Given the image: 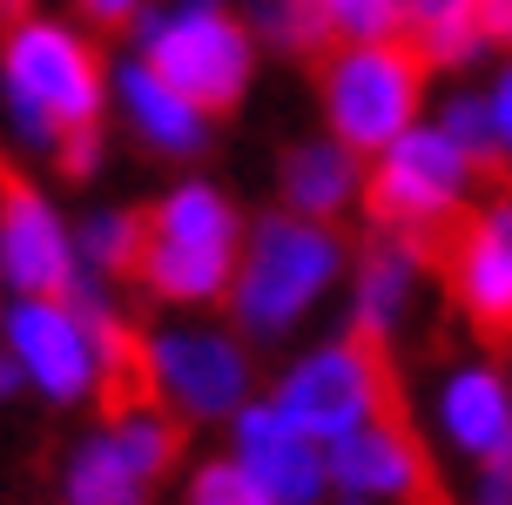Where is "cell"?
<instances>
[{"label": "cell", "mask_w": 512, "mask_h": 505, "mask_svg": "<svg viewBox=\"0 0 512 505\" xmlns=\"http://www.w3.org/2000/svg\"><path fill=\"white\" fill-rule=\"evenodd\" d=\"M230 452L256 472V485L277 505H324L331 499V465L324 438H310L277 398H256L230 418Z\"/></svg>", "instance_id": "obj_14"}, {"label": "cell", "mask_w": 512, "mask_h": 505, "mask_svg": "<svg viewBox=\"0 0 512 505\" xmlns=\"http://www.w3.org/2000/svg\"><path fill=\"white\" fill-rule=\"evenodd\" d=\"M142 384L182 425H230L250 404V351L230 330H149Z\"/></svg>", "instance_id": "obj_9"}, {"label": "cell", "mask_w": 512, "mask_h": 505, "mask_svg": "<svg viewBox=\"0 0 512 505\" xmlns=\"http://www.w3.org/2000/svg\"><path fill=\"white\" fill-rule=\"evenodd\" d=\"M432 270L445 277V297H452V310L465 317L472 337L512 344V196L506 189L465 209L459 229L445 236V250L432 256Z\"/></svg>", "instance_id": "obj_11"}, {"label": "cell", "mask_w": 512, "mask_h": 505, "mask_svg": "<svg viewBox=\"0 0 512 505\" xmlns=\"http://www.w3.org/2000/svg\"><path fill=\"white\" fill-rule=\"evenodd\" d=\"M21 364H14V351H7V344H0V404H7V398H14V391H21Z\"/></svg>", "instance_id": "obj_26"}, {"label": "cell", "mask_w": 512, "mask_h": 505, "mask_svg": "<svg viewBox=\"0 0 512 505\" xmlns=\"http://www.w3.org/2000/svg\"><path fill=\"white\" fill-rule=\"evenodd\" d=\"M142 209H108L81 229V256L102 270V277H128L135 283V263H142Z\"/></svg>", "instance_id": "obj_20"}, {"label": "cell", "mask_w": 512, "mask_h": 505, "mask_svg": "<svg viewBox=\"0 0 512 505\" xmlns=\"http://www.w3.org/2000/svg\"><path fill=\"white\" fill-rule=\"evenodd\" d=\"M75 7H81V21L102 27V34H128L135 14H142V0H75Z\"/></svg>", "instance_id": "obj_23"}, {"label": "cell", "mask_w": 512, "mask_h": 505, "mask_svg": "<svg viewBox=\"0 0 512 505\" xmlns=\"http://www.w3.org/2000/svg\"><path fill=\"white\" fill-rule=\"evenodd\" d=\"M324 465H331L337 505H445L432 452L411 431L405 404L378 411V418H364L351 431H337L331 445H324Z\"/></svg>", "instance_id": "obj_10"}, {"label": "cell", "mask_w": 512, "mask_h": 505, "mask_svg": "<svg viewBox=\"0 0 512 505\" xmlns=\"http://www.w3.org/2000/svg\"><path fill=\"white\" fill-rule=\"evenodd\" d=\"M418 277H425V256L378 229V243H364L358 256V310H351V324L391 344L398 324L411 317V303H418Z\"/></svg>", "instance_id": "obj_17"}, {"label": "cell", "mask_w": 512, "mask_h": 505, "mask_svg": "<svg viewBox=\"0 0 512 505\" xmlns=\"http://www.w3.org/2000/svg\"><path fill=\"white\" fill-rule=\"evenodd\" d=\"M0 344L14 351L27 391H41L48 404L102 398V344L75 297H14Z\"/></svg>", "instance_id": "obj_12"}, {"label": "cell", "mask_w": 512, "mask_h": 505, "mask_svg": "<svg viewBox=\"0 0 512 505\" xmlns=\"http://www.w3.org/2000/svg\"><path fill=\"white\" fill-rule=\"evenodd\" d=\"M506 189V169H492L479 155L452 142L445 128H418L411 122L398 142H384L378 162L364 169V216L384 229V236H398L411 250L425 256V270H432V256L445 250V236L459 229V216L472 209L479 189Z\"/></svg>", "instance_id": "obj_2"}, {"label": "cell", "mask_w": 512, "mask_h": 505, "mask_svg": "<svg viewBox=\"0 0 512 505\" xmlns=\"http://www.w3.org/2000/svg\"><path fill=\"white\" fill-rule=\"evenodd\" d=\"M0 283H14V297H68L81 283L68 223L7 162H0Z\"/></svg>", "instance_id": "obj_13"}, {"label": "cell", "mask_w": 512, "mask_h": 505, "mask_svg": "<svg viewBox=\"0 0 512 505\" xmlns=\"http://www.w3.org/2000/svg\"><path fill=\"white\" fill-rule=\"evenodd\" d=\"M122 108H128V128L142 135V149H155V155H196L209 142V115L189 108L149 61L122 68Z\"/></svg>", "instance_id": "obj_18"}, {"label": "cell", "mask_w": 512, "mask_h": 505, "mask_svg": "<svg viewBox=\"0 0 512 505\" xmlns=\"http://www.w3.org/2000/svg\"><path fill=\"white\" fill-rule=\"evenodd\" d=\"M182 465V418L142 398L108 404L102 431H88L61 465V505H155V485Z\"/></svg>", "instance_id": "obj_6"}, {"label": "cell", "mask_w": 512, "mask_h": 505, "mask_svg": "<svg viewBox=\"0 0 512 505\" xmlns=\"http://www.w3.org/2000/svg\"><path fill=\"white\" fill-rule=\"evenodd\" d=\"M472 472H479L472 505H512V431H506V445H499V452H486Z\"/></svg>", "instance_id": "obj_22"}, {"label": "cell", "mask_w": 512, "mask_h": 505, "mask_svg": "<svg viewBox=\"0 0 512 505\" xmlns=\"http://www.w3.org/2000/svg\"><path fill=\"white\" fill-rule=\"evenodd\" d=\"M492 128H499V149H506V162H512V68L499 75V88H492Z\"/></svg>", "instance_id": "obj_25"}, {"label": "cell", "mask_w": 512, "mask_h": 505, "mask_svg": "<svg viewBox=\"0 0 512 505\" xmlns=\"http://www.w3.org/2000/svg\"><path fill=\"white\" fill-rule=\"evenodd\" d=\"M182 505H277V499L256 485V472L243 465V458L223 452V458L189 465V479H182Z\"/></svg>", "instance_id": "obj_21"}, {"label": "cell", "mask_w": 512, "mask_h": 505, "mask_svg": "<svg viewBox=\"0 0 512 505\" xmlns=\"http://www.w3.org/2000/svg\"><path fill=\"white\" fill-rule=\"evenodd\" d=\"M324 81V122L351 155H378L398 142L418 108H425V81L432 61L411 48L405 34H378V41H344V48L317 68Z\"/></svg>", "instance_id": "obj_5"}, {"label": "cell", "mask_w": 512, "mask_h": 505, "mask_svg": "<svg viewBox=\"0 0 512 505\" xmlns=\"http://www.w3.org/2000/svg\"><path fill=\"white\" fill-rule=\"evenodd\" d=\"M27 14H34V0H0V34H7L14 21H27Z\"/></svg>", "instance_id": "obj_27"}, {"label": "cell", "mask_w": 512, "mask_h": 505, "mask_svg": "<svg viewBox=\"0 0 512 505\" xmlns=\"http://www.w3.org/2000/svg\"><path fill=\"white\" fill-rule=\"evenodd\" d=\"M102 54L81 34L27 14L0 34V95L7 115L34 149L54 155V169L81 182L102 162Z\"/></svg>", "instance_id": "obj_1"}, {"label": "cell", "mask_w": 512, "mask_h": 505, "mask_svg": "<svg viewBox=\"0 0 512 505\" xmlns=\"http://www.w3.org/2000/svg\"><path fill=\"white\" fill-rule=\"evenodd\" d=\"M344 236L337 223H310L297 209H277L243 236V263H236V283H230V317L243 337L256 344H277L290 330L304 324L310 303L331 297V283L344 277Z\"/></svg>", "instance_id": "obj_4"}, {"label": "cell", "mask_w": 512, "mask_h": 505, "mask_svg": "<svg viewBox=\"0 0 512 505\" xmlns=\"http://www.w3.org/2000/svg\"><path fill=\"white\" fill-rule=\"evenodd\" d=\"M277 189H283V209H297L310 223H337L364 189V155H351L337 135L331 142H297L277 162Z\"/></svg>", "instance_id": "obj_16"}, {"label": "cell", "mask_w": 512, "mask_h": 505, "mask_svg": "<svg viewBox=\"0 0 512 505\" xmlns=\"http://www.w3.org/2000/svg\"><path fill=\"white\" fill-rule=\"evenodd\" d=\"M142 263L135 283L169 310H209L230 303L236 263H243V209L216 182H176L162 202L142 209Z\"/></svg>", "instance_id": "obj_3"}, {"label": "cell", "mask_w": 512, "mask_h": 505, "mask_svg": "<svg viewBox=\"0 0 512 505\" xmlns=\"http://www.w3.org/2000/svg\"><path fill=\"white\" fill-rule=\"evenodd\" d=\"M438 431H445V445L459 458H479L499 452L512 431V378L486 357H472V364H452L445 384H438Z\"/></svg>", "instance_id": "obj_15"}, {"label": "cell", "mask_w": 512, "mask_h": 505, "mask_svg": "<svg viewBox=\"0 0 512 505\" xmlns=\"http://www.w3.org/2000/svg\"><path fill=\"white\" fill-rule=\"evenodd\" d=\"M256 27H263L270 48H283L290 61H310V68H324V61L344 48L337 21L317 0H256Z\"/></svg>", "instance_id": "obj_19"}, {"label": "cell", "mask_w": 512, "mask_h": 505, "mask_svg": "<svg viewBox=\"0 0 512 505\" xmlns=\"http://www.w3.org/2000/svg\"><path fill=\"white\" fill-rule=\"evenodd\" d=\"M142 61H149L189 108H203L209 122H223V115H236L243 95H250L256 41H250V27H243V14H236L230 0H189L176 14L149 21Z\"/></svg>", "instance_id": "obj_7"}, {"label": "cell", "mask_w": 512, "mask_h": 505, "mask_svg": "<svg viewBox=\"0 0 512 505\" xmlns=\"http://www.w3.org/2000/svg\"><path fill=\"white\" fill-rule=\"evenodd\" d=\"M472 14H479V34L512 48V0H472Z\"/></svg>", "instance_id": "obj_24"}, {"label": "cell", "mask_w": 512, "mask_h": 505, "mask_svg": "<svg viewBox=\"0 0 512 505\" xmlns=\"http://www.w3.org/2000/svg\"><path fill=\"white\" fill-rule=\"evenodd\" d=\"M270 398H277L310 438L331 445L337 431L364 425V418H378V411H398L405 391H398V357H391V344L351 324L344 337H331V344H317V351L297 357L277 378Z\"/></svg>", "instance_id": "obj_8"}]
</instances>
